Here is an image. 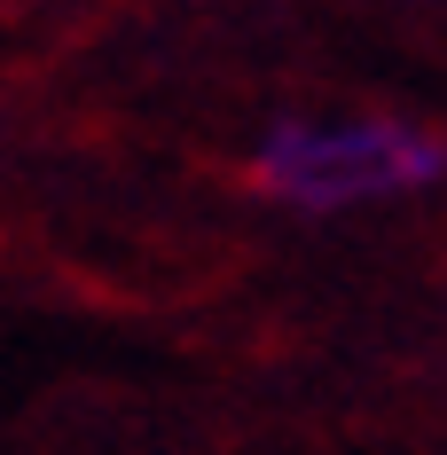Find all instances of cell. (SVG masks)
Returning <instances> with one entry per match:
<instances>
[{"label":"cell","mask_w":447,"mask_h":455,"mask_svg":"<svg viewBox=\"0 0 447 455\" xmlns=\"http://www.w3.org/2000/svg\"><path fill=\"white\" fill-rule=\"evenodd\" d=\"M259 188L291 196V204H354V196H393V188H424L447 173V141L416 134V126H283L259 149Z\"/></svg>","instance_id":"1"}]
</instances>
